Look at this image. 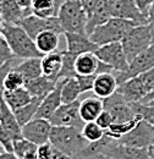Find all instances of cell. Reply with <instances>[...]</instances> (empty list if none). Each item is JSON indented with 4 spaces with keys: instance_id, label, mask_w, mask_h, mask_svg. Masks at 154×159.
Wrapping results in <instances>:
<instances>
[{
    "instance_id": "cell-1",
    "label": "cell",
    "mask_w": 154,
    "mask_h": 159,
    "mask_svg": "<svg viewBox=\"0 0 154 159\" xmlns=\"http://www.w3.org/2000/svg\"><path fill=\"white\" fill-rule=\"evenodd\" d=\"M49 142L53 147L74 159H77L78 154L88 144L81 130L72 126H52Z\"/></svg>"
},
{
    "instance_id": "cell-2",
    "label": "cell",
    "mask_w": 154,
    "mask_h": 159,
    "mask_svg": "<svg viewBox=\"0 0 154 159\" xmlns=\"http://www.w3.org/2000/svg\"><path fill=\"white\" fill-rule=\"evenodd\" d=\"M1 34L9 43L14 55L17 59L27 58H42L43 54L36 47L34 39H32L27 32L20 25H2Z\"/></svg>"
},
{
    "instance_id": "cell-3",
    "label": "cell",
    "mask_w": 154,
    "mask_h": 159,
    "mask_svg": "<svg viewBox=\"0 0 154 159\" xmlns=\"http://www.w3.org/2000/svg\"><path fill=\"white\" fill-rule=\"evenodd\" d=\"M57 17L64 32L87 34L86 26L88 16L79 0H64Z\"/></svg>"
},
{
    "instance_id": "cell-4",
    "label": "cell",
    "mask_w": 154,
    "mask_h": 159,
    "mask_svg": "<svg viewBox=\"0 0 154 159\" xmlns=\"http://www.w3.org/2000/svg\"><path fill=\"white\" fill-rule=\"evenodd\" d=\"M154 87V67L138 76L119 83L116 92L127 103H137L143 99Z\"/></svg>"
},
{
    "instance_id": "cell-5",
    "label": "cell",
    "mask_w": 154,
    "mask_h": 159,
    "mask_svg": "<svg viewBox=\"0 0 154 159\" xmlns=\"http://www.w3.org/2000/svg\"><path fill=\"white\" fill-rule=\"evenodd\" d=\"M135 26L137 25L132 21L113 16L104 23L97 26L89 34V38L98 45L113 42H121V39L126 36V33Z\"/></svg>"
},
{
    "instance_id": "cell-6",
    "label": "cell",
    "mask_w": 154,
    "mask_h": 159,
    "mask_svg": "<svg viewBox=\"0 0 154 159\" xmlns=\"http://www.w3.org/2000/svg\"><path fill=\"white\" fill-rule=\"evenodd\" d=\"M121 44L125 55L130 62L138 54L152 45V37L148 25H138L132 27L121 39Z\"/></svg>"
},
{
    "instance_id": "cell-7",
    "label": "cell",
    "mask_w": 154,
    "mask_h": 159,
    "mask_svg": "<svg viewBox=\"0 0 154 159\" xmlns=\"http://www.w3.org/2000/svg\"><path fill=\"white\" fill-rule=\"evenodd\" d=\"M94 53L98 59L109 65L115 72H122L129 69V60L125 55L121 42H113L99 45Z\"/></svg>"
},
{
    "instance_id": "cell-8",
    "label": "cell",
    "mask_w": 154,
    "mask_h": 159,
    "mask_svg": "<svg viewBox=\"0 0 154 159\" xmlns=\"http://www.w3.org/2000/svg\"><path fill=\"white\" fill-rule=\"evenodd\" d=\"M117 143L136 147V148H148L154 141V126L148 124L143 119L126 135L119 139H115Z\"/></svg>"
},
{
    "instance_id": "cell-9",
    "label": "cell",
    "mask_w": 154,
    "mask_h": 159,
    "mask_svg": "<svg viewBox=\"0 0 154 159\" xmlns=\"http://www.w3.org/2000/svg\"><path fill=\"white\" fill-rule=\"evenodd\" d=\"M79 103L81 100H74L71 103H61L55 113L49 119L53 126H72L82 129L84 121L79 115Z\"/></svg>"
},
{
    "instance_id": "cell-10",
    "label": "cell",
    "mask_w": 154,
    "mask_h": 159,
    "mask_svg": "<svg viewBox=\"0 0 154 159\" xmlns=\"http://www.w3.org/2000/svg\"><path fill=\"white\" fill-rule=\"evenodd\" d=\"M20 26L27 32V34L34 39L40 32L44 31H54L59 34L64 33V30L60 25V21L57 16L52 17H38L33 14L23 17L20 22Z\"/></svg>"
},
{
    "instance_id": "cell-11",
    "label": "cell",
    "mask_w": 154,
    "mask_h": 159,
    "mask_svg": "<svg viewBox=\"0 0 154 159\" xmlns=\"http://www.w3.org/2000/svg\"><path fill=\"white\" fill-rule=\"evenodd\" d=\"M154 67V44L149 48H147L144 52L138 54L136 58L129 62V69L122 72H115L117 83H122L126 80L138 76L139 74H143Z\"/></svg>"
},
{
    "instance_id": "cell-12",
    "label": "cell",
    "mask_w": 154,
    "mask_h": 159,
    "mask_svg": "<svg viewBox=\"0 0 154 159\" xmlns=\"http://www.w3.org/2000/svg\"><path fill=\"white\" fill-rule=\"evenodd\" d=\"M103 105H104V110H106L111 115L114 122L129 121L137 116L131 104L127 103L117 92H115L108 98H104Z\"/></svg>"
},
{
    "instance_id": "cell-13",
    "label": "cell",
    "mask_w": 154,
    "mask_h": 159,
    "mask_svg": "<svg viewBox=\"0 0 154 159\" xmlns=\"http://www.w3.org/2000/svg\"><path fill=\"white\" fill-rule=\"evenodd\" d=\"M52 126L49 120L33 118L22 126V136L37 146L44 144L49 142Z\"/></svg>"
},
{
    "instance_id": "cell-14",
    "label": "cell",
    "mask_w": 154,
    "mask_h": 159,
    "mask_svg": "<svg viewBox=\"0 0 154 159\" xmlns=\"http://www.w3.org/2000/svg\"><path fill=\"white\" fill-rule=\"evenodd\" d=\"M113 16L132 21L136 25H148V15L143 14L135 0H116L113 7Z\"/></svg>"
},
{
    "instance_id": "cell-15",
    "label": "cell",
    "mask_w": 154,
    "mask_h": 159,
    "mask_svg": "<svg viewBox=\"0 0 154 159\" xmlns=\"http://www.w3.org/2000/svg\"><path fill=\"white\" fill-rule=\"evenodd\" d=\"M64 34L66 39V50L75 55H79L88 52H96L99 47L87 34L72 32H64Z\"/></svg>"
},
{
    "instance_id": "cell-16",
    "label": "cell",
    "mask_w": 154,
    "mask_h": 159,
    "mask_svg": "<svg viewBox=\"0 0 154 159\" xmlns=\"http://www.w3.org/2000/svg\"><path fill=\"white\" fill-rule=\"evenodd\" d=\"M116 0H98L96 5V9L93 10L92 15L87 20V26H86V33L89 37L92 31L97 26L104 23L110 17H113V7Z\"/></svg>"
},
{
    "instance_id": "cell-17",
    "label": "cell",
    "mask_w": 154,
    "mask_h": 159,
    "mask_svg": "<svg viewBox=\"0 0 154 159\" xmlns=\"http://www.w3.org/2000/svg\"><path fill=\"white\" fill-rule=\"evenodd\" d=\"M104 156L111 159H149L147 148H136L117 143L115 139L110 143Z\"/></svg>"
},
{
    "instance_id": "cell-18",
    "label": "cell",
    "mask_w": 154,
    "mask_h": 159,
    "mask_svg": "<svg viewBox=\"0 0 154 159\" xmlns=\"http://www.w3.org/2000/svg\"><path fill=\"white\" fill-rule=\"evenodd\" d=\"M0 122L4 129V131L7 134V136L11 141L22 139V126L19 124L14 111L9 108V105L5 103V100L1 99V109H0Z\"/></svg>"
},
{
    "instance_id": "cell-19",
    "label": "cell",
    "mask_w": 154,
    "mask_h": 159,
    "mask_svg": "<svg viewBox=\"0 0 154 159\" xmlns=\"http://www.w3.org/2000/svg\"><path fill=\"white\" fill-rule=\"evenodd\" d=\"M117 86L119 83H117L114 71L98 74L94 80V84H93V93L98 98L104 99L115 93Z\"/></svg>"
},
{
    "instance_id": "cell-20",
    "label": "cell",
    "mask_w": 154,
    "mask_h": 159,
    "mask_svg": "<svg viewBox=\"0 0 154 159\" xmlns=\"http://www.w3.org/2000/svg\"><path fill=\"white\" fill-rule=\"evenodd\" d=\"M61 92H60V84L57 82V87L53 92H50L47 97H44L40 104H39L36 116L34 118H40V119L49 120L52 118V115L55 113V110L58 109L61 104Z\"/></svg>"
},
{
    "instance_id": "cell-21",
    "label": "cell",
    "mask_w": 154,
    "mask_h": 159,
    "mask_svg": "<svg viewBox=\"0 0 154 159\" xmlns=\"http://www.w3.org/2000/svg\"><path fill=\"white\" fill-rule=\"evenodd\" d=\"M0 14L2 22L7 25H20L23 17L28 16L16 0H2L0 2Z\"/></svg>"
},
{
    "instance_id": "cell-22",
    "label": "cell",
    "mask_w": 154,
    "mask_h": 159,
    "mask_svg": "<svg viewBox=\"0 0 154 159\" xmlns=\"http://www.w3.org/2000/svg\"><path fill=\"white\" fill-rule=\"evenodd\" d=\"M42 62V72L44 76L58 82V75L62 65V50L61 52H52L44 54L40 59Z\"/></svg>"
},
{
    "instance_id": "cell-23",
    "label": "cell",
    "mask_w": 154,
    "mask_h": 159,
    "mask_svg": "<svg viewBox=\"0 0 154 159\" xmlns=\"http://www.w3.org/2000/svg\"><path fill=\"white\" fill-rule=\"evenodd\" d=\"M25 87L27 88V91L29 92V94L32 97L36 98H40L43 99L44 97H47L50 92H53L57 87V82H54L53 80L49 77L42 75L37 79L27 81L25 83Z\"/></svg>"
},
{
    "instance_id": "cell-24",
    "label": "cell",
    "mask_w": 154,
    "mask_h": 159,
    "mask_svg": "<svg viewBox=\"0 0 154 159\" xmlns=\"http://www.w3.org/2000/svg\"><path fill=\"white\" fill-rule=\"evenodd\" d=\"M100 60L97 58L94 52L83 53L76 57L75 71L77 75H97Z\"/></svg>"
},
{
    "instance_id": "cell-25",
    "label": "cell",
    "mask_w": 154,
    "mask_h": 159,
    "mask_svg": "<svg viewBox=\"0 0 154 159\" xmlns=\"http://www.w3.org/2000/svg\"><path fill=\"white\" fill-rule=\"evenodd\" d=\"M104 110L103 99L100 98H87L79 103V115L84 122L96 121L99 114Z\"/></svg>"
},
{
    "instance_id": "cell-26",
    "label": "cell",
    "mask_w": 154,
    "mask_h": 159,
    "mask_svg": "<svg viewBox=\"0 0 154 159\" xmlns=\"http://www.w3.org/2000/svg\"><path fill=\"white\" fill-rule=\"evenodd\" d=\"M64 0H33L31 12L38 17L58 16L59 9Z\"/></svg>"
},
{
    "instance_id": "cell-27",
    "label": "cell",
    "mask_w": 154,
    "mask_h": 159,
    "mask_svg": "<svg viewBox=\"0 0 154 159\" xmlns=\"http://www.w3.org/2000/svg\"><path fill=\"white\" fill-rule=\"evenodd\" d=\"M42 58H27L23 59L20 64H16L14 66L15 70H17L20 74L25 77L26 82L34 80L42 76V62H40Z\"/></svg>"
},
{
    "instance_id": "cell-28",
    "label": "cell",
    "mask_w": 154,
    "mask_h": 159,
    "mask_svg": "<svg viewBox=\"0 0 154 159\" xmlns=\"http://www.w3.org/2000/svg\"><path fill=\"white\" fill-rule=\"evenodd\" d=\"M2 99L5 100V103L9 105V108L12 111H15L20 108H22L23 105H26L32 99V96L29 94L27 88L23 86V87H20L14 91H5Z\"/></svg>"
},
{
    "instance_id": "cell-29",
    "label": "cell",
    "mask_w": 154,
    "mask_h": 159,
    "mask_svg": "<svg viewBox=\"0 0 154 159\" xmlns=\"http://www.w3.org/2000/svg\"><path fill=\"white\" fill-rule=\"evenodd\" d=\"M60 84V92H61V102L62 103H71L77 100L78 97L82 94L78 81L76 77H69V79H61L58 81Z\"/></svg>"
},
{
    "instance_id": "cell-30",
    "label": "cell",
    "mask_w": 154,
    "mask_h": 159,
    "mask_svg": "<svg viewBox=\"0 0 154 159\" xmlns=\"http://www.w3.org/2000/svg\"><path fill=\"white\" fill-rule=\"evenodd\" d=\"M36 47L39 52L44 55L52 52H55L59 47V33L54 31H44L40 32L34 38Z\"/></svg>"
},
{
    "instance_id": "cell-31",
    "label": "cell",
    "mask_w": 154,
    "mask_h": 159,
    "mask_svg": "<svg viewBox=\"0 0 154 159\" xmlns=\"http://www.w3.org/2000/svg\"><path fill=\"white\" fill-rule=\"evenodd\" d=\"M142 119L139 115H137L134 119L129 120V121H124V122H113L110 125V127L108 130H105V135L111 137L114 139H119L122 137L124 135L129 134L136 125L139 122V120Z\"/></svg>"
},
{
    "instance_id": "cell-32",
    "label": "cell",
    "mask_w": 154,
    "mask_h": 159,
    "mask_svg": "<svg viewBox=\"0 0 154 159\" xmlns=\"http://www.w3.org/2000/svg\"><path fill=\"white\" fill-rule=\"evenodd\" d=\"M40 102H42L40 98L32 97V99L29 100L26 105H23L22 108L14 111V114H15V116H16V119H17L21 126H23L26 122H28L29 120H32L36 116V113H37V109H38Z\"/></svg>"
},
{
    "instance_id": "cell-33",
    "label": "cell",
    "mask_w": 154,
    "mask_h": 159,
    "mask_svg": "<svg viewBox=\"0 0 154 159\" xmlns=\"http://www.w3.org/2000/svg\"><path fill=\"white\" fill-rule=\"evenodd\" d=\"M75 54L69 53L66 49L62 50V65L60 69V72L58 75V81L61 79H69V77H76V71H75Z\"/></svg>"
},
{
    "instance_id": "cell-34",
    "label": "cell",
    "mask_w": 154,
    "mask_h": 159,
    "mask_svg": "<svg viewBox=\"0 0 154 159\" xmlns=\"http://www.w3.org/2000/svg\"><path fill=\"white\" fill-rule=\"evenodd\" d=\"M81 134L86 139V141L96 142L104 137L105 130L102 129L96 121H88V122H84L83 127L81 129Z\"/></svg>"
},
{
    "instance_id": "cell-35",
    "label": "cell",
    "mask_w": 154,
    "mask_h": 159,
    "mask_svg": "<svg viewBox=\"0 0 154 159\" xmlns=\"http://www.w3.org/2000/svg\"><path fill=\"white\" fill-rule=\"evenodd\" d=\"M37 148H38L37 144H34L33 142L28 141V139H25V137L12 141V152H14L20 159H22L25 156H27V154L31 153V152L37 151Z\"/></svg>"
},
{
    "instance_id": "cell-36",
    "label": "cell",
    "mask_w": 154,
    "mask_h": 159,
    "mask_svg": "<svg viewBox=\"0 0 154 159\" xmlns=\"http://www.w3.org/2000/svg\"><path fill=\"white\" fill-rule=\"evenodd\" d=\"M26 83V80L25 77L20 74L17 70H15L14 67L7 72L5 81H4V87H5V91H14V89H17L20 87H23Z\"/></svg>"
},
{
    "instance_id": "cell-37",
    "label": "cell",
    "mask_w": 154,
    "mask_h": 159,
    "mask_svg": "<svg viewBox=\"0 0 154 159\" xmlns=\"http://www.w3.org/2000/svg\"><path fill=\"white\" fill-rule=\"evenodd\" d=\"M130 104L137 115H139L144 121L154 126V104H142L139 102L130 103Z\"/></svg>"
},
{
    "instance_id": "cell-38",
    "label": "cell",
    "mask_w": 154,
    "mask_h": 159,
    "mask_svg": "<svg viewBox=\"0 0 154 159\" xmlns=\"http://www.w3.org/2000/svg\"><path fill=\"white\" fill-rule=\"evenodd\" d=\"M15 59H16V57L14 55L11 48L9 47V43L1 34L0 36V65H4L5 62Z\"/></svg>"
},
{
    "instance_id": "cell-39",
    "label": "cell",
    "mask_w": 154,
    "mask_h": 159,
    "mask_svg": "<svg viewBox=\"0 0 154 159\" xmlns=\"http://www.w3.org/2000/svg\"><path fill=\"white\" fill-rule=\"evenodd\" d=\"M97 75H76V79L78 81L79 88L82 93L93 91V84Z\"/></svg>"
},
{
    "instance_id": "cell-40",
    "label": "cell",
    "mask_w": 154,
    "mask_h": 159,
    "mask_svg": "<svg viewBox=\"0 0 154 159\" xmlns=\"http://www.w3.org/2000/svg\"><path fill=\"white\" fill-rule=\"evenodd\" d=\"M15 66V60L7 61L4 65H0V98H2L4 92H5V87H4V81L7 75V72Z\"/></svg>"
},
{
    "instance_id": "cell-41",
    "label": "cell",
    "mask_w": 154,
    "mask_h": 159,
    "mask_svg": "<svg viewBox=\"0 0 154 159\" xmlns=\"http://www.w3.org/2000/svg\"><path fill=\"white\" fill-rule=\"evenodd\" d=\"M96 122L102 127V129L108 130V129L110 127V125L114 122V120H113L111 115H110L106 110H103V111L99 114V116L96 119Z\"/></svg>"
},
{
    "instance_id": "cell-42",
    "label": "cell",
    "mask_w": 154,
    "mask_h": 159,
    "mask_svg": "<svg viewBox=\"0 0 154 159\" xmlns=\"http://www.w3.org/2000/svg\"><path fill=\"white\" fill-rule=\"evenodd\" d=\"M53 146L50 142H47L44 144H40L37 148V156L38 159H52V154H53Z\"/></svg>"
},
{
    "instance_id": "cell-43",
    "label": "cell",
    "mask_w": 154,
    "mask_h": 159,
    "mask_svg": "<svg viewBox=\"0 0 154 159\" xmlns=\"http://www.w3.org/2000/svg\"><path fill=\"white\" fill-rule=\"evenodd\" d=\"M137 7L146 15H148V11L152 6V4L154 2V0H135Z\"/></svg>"
},
{
    "instance_id": "cell-44",
    "label": "cell",
    "mask_w": 154,
    "mask_h": 159,
    "mask_svg": "<svg viewBox=\"0 0 154 159\" xmlns=\"http://www.w3.org/2000/svg\"><path fill=\"white\" fill-rule=\"evenodd\" d=\"M79 1H81V4H82L83 9H84L86 12H87V16L89 17V16L92 15L93 10L96 9V5H97V2H98V0H79Z\"/></svg>"
},
{
    "instance_id": "cell-45",
    "label": "cell",
    "mask_w": 154,
    "mask_h": 159,
    "mask_svg": "<svg viewBox=\"0 0 154 159\" xmlns=\"http://www.w3.org/2000/svg\"><path fill=\"white\" fill-rule=\"evenodd\" d=\"M148 27H149V31H151L152 44H154V2L152 4V6L148 11Z\"/></svg>"
},
{
    "instance_id": "cell-46",
    "label": "cell",
    "mask_w": 154,
    "mask_h": 159,
    "mask_svg": "<svg viewBox=\"0 0 154 159\" xmlns=\"http://www.w3.org/2000/svg\"><path fill=\"white\" fill-rule=\"evenodd\" d=\"M16 1H17V4H19L20 6H21L28 15L32 14V12H31V5H32L33 0H16Z\"/></svg>"
},
{
    "instance_id": "cell-47",
    "label": "cell",
    "mask_w": 154,
    "mask_h": 159,
    "mask_svg": "<svg viewBox=\"0 0 154 159\" xmlns=\"http://www.w3.org/2000/svg\"><path fill=\"white\" fill-rule=\"evenodd\" d=\"M52 159H74V158L70 157V156H67V154H65V153H62L61 151H59V149H57V148L54 147V148H53Z\"/></svg>"
},
{
    "instance_id": "cell-48",
    "label": "cell",
    "mask_w": 154,
    "mask_h": 159,
    "mask_svg": "<svg viewBox=\"0 0 154 159\" xmlns=\"http://www.w3.org/2000/svg\"><path fill=\"white\" fill-rule=\"evenodd\" d=\"M0 159H20L14 152H9V151H4L2 153H0Z\"/></svg>"
},
{
    "instance_id": "cell-49",
    "label": "cell",
    "mask_w": 154,
    "mask_h": 159,
    "mask_svg": "<svg viewBox=\"0 0 154 159\" xmlns=\"http://www.w3.org/2000/svg\"><path fill=\"white\" fill-rule=\"evenodd\" d=\"M154 100V87H153V89L143 98V99L141 100L139 103H142V104H148V103H151V102H153Z\"/></svg>"
},
{
    "instance_id": "cell-50",
    "label": "cell",
    "mask_w": 154,
    "mask_h": 159,
    "mask_svg": "<svg viewBox=\"0 0 154 159\" xmlns=\"http://www.w3.org/2000/svg\"><path fill=\"white\" fill-rule=\"evenodd\" d=\"M147 151H148V156H149V159H154V141L153 143L147 148Z\"/></svg>"
},
{
    "instance_id": "cell-51",
    "label": "cell",
    "mask_w": 154,
    "mask_h": 159,
    "mask_svg": "<svg viewBox=\"0 0 154 159\" xmlns=\"http://www.w3.org/2000/svg\"><path fill=\"white\" fill-rule=\"evenodd\" d=\"M87 159H111V158L108 157V156H104V154H97L94 157H91V158H87Z\"/></svg>"
},
{
    "instance_id": "cell-52",
    "label": "cell",
    "mask_w": 154,
    "mask_h": 159,
    "mask_svg": "<svg viewBox=\"0 0 154 159\" xmlns=\"http://www.w3.org/2000/svg\"><path fill=\"white\" fill-rule=\"evenodd\" d=\"M2 25H4V22L1 19V14H0V36H1V31H2Z\"/></svg>"
},
{
    "instance_id": "cell-53",
    "label": "cell",
    "mask_w": 154,
    "mask_h": 159,
    "mask_svg": "<svg viewBox=\"0 0 154 159\" xmlns=\"http://www.w3.org/2000/svg\"><path fill=\"white\" fill-rule=\"evenodd\" d=\"M4 151H5V148H4V147H2V144L0 143V153H2Z\"/></svg>"
},
{
    "instance_id": "cell-54",
    "label": "cell",
    "mask_w": 154,
    "mask_h": 159,
    "mask_svg": "<svg viewBox=\"0 0 154 159\" xmlns=\"http://www.w3.org/2000/svg\"><path fill=\"white\" fill-rule=\"evenodd\" d=\"M148 104H154V100L153 102H151V103H148Z\"/></svg>"
},
{
    "instance_id": "cell-55",
    "label": "cell",
    "mask_w": 154,
    "mask_h": 159,
    "mask_svg": "<svg viewBox=\"0 0 154 159\" xmlns=\"http://www.w3.org/2000/svg\"><path fill=\"white\" fill-rule=\"evenodd\" d=\"M1 1H2V0H0V2H1Z\"/></svg>"
}]
</instances>
